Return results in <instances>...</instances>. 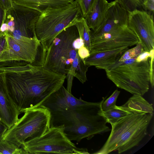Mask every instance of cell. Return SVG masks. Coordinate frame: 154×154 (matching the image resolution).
Returning a JSON list of instances; mask_svg holds the SVG:
<instances>
[{
    "mask_svg": "<svg viewBox=\"0 0 154 154\" xmlns=\"http://www.w3.org/2000/svg\"><path fill=\"white\" fill-rule=\"evenodd\" d=\"M8 94L20 112L39 106L63 85L66 75L23 61L0 62Z\"/></svg>",
    "mask_w": 154,
    "mask_h": 154,
    "instance_id": "1",
    "label": "cell"
},
{
    "mask_svg": "<svg viewBox=\"0 0 154 154\" xmlns=\"http://www.w3.org/2000/svg\"><path fill=\"white\" fill-rule=\"evenodd\" d=\"M104 100L50 112V127L62 126L68 138L78 142L83 139H90L96 135L109 131L110 129L106 125V120L100 114Z\"/></svg>",
    "mask_w": 154,
    "mask_h": 154,
    "instance_id": "2",
    "label": "cell"
},
{
    "mask_svg": "<svg viewBox=\"0 0 154 154\" xmlns=\"http://www.w3.org/2000/svg\"><path fill=\"white\" fill-rule=\"evenodd\" d=\"M153 115L131 113L111 125V132L107 140L93 153L107 154L117 151L121 154L138 146L147 134Z\"/></svg>",
    "mask_w": 154,
    "mask_h": 154,
    "instance_id": "3",
    "label": "cell"
},
{
    "mask_svg": "<svg viewBox=\"0 0 154 154\" xmlns=\"http://www.w3.org/2000/svg\"><path fill=\"white\" fill-rule=\"evenodd\" d=\"M137 57L123 62L118 61L105 71L108 79L117 87L133 94L142 96L149 88L150 58L137 62Z\"/></svg>",
    "mask_w": 154,
    "mask_h": 154,
    "instance_id": "4",
    "label": "cell"
},
{
    "mask_svg": "<svg viewBox=\"0 0 154 154\" xmlns=\"http://www.w3.org/2000/svg\"><path fill=\"white\" fill-rule=\"evenodd\" d=\"M82 17L77 0L65 6L47 9L42 13L35 26V33L41 49L47 48L65 28L74 25Z\"/></svg>",
    "mask_w": 154,
    "mask_h": 154,
    "instance_id": "5",
    "label": "cell"
},
{
    "mask_svg": "<svg viewBox=\"0 0 154 154\" xmlns=\"http://www.w3.org/2000/svg\"><path fill=\"white\" fill-rule=\"evenodd\" d=\"M79 37L78 32L74 25L64 29L47 48L41 49L40 61L37 65L66 75L78 53V50L73 48L72 43Z\"/></svg>",
    "mask_w": 154,
    "mask_h": 154,
    "instance_id": "6",
    "label": "cell"
},
{
    "mask_svg": "<svg viewBox=\"0 0 154 154\" xmlns=\"http://www.w3.org/2000/svg\"><path fill=\"white\" fill-rule=\"evenodd\" d=\"M24 112L2 139L19 147H23L26 141L40 137L50 127L51 114L47 109L39 106Z\"/></svg>",
    "mask_w": 154,
    "mask_h": 154,
    "instance_id": "7",
    "label": "cell"
},
{
    "mask_svg": "<svg viewBox=\"0 0 154 154\" xmlns=\"http://www.w3.org/2000/svg\"><path fill=\"white\" fill-rule=\"evenodd\" d=\"M23 147L28 154H89L87 149L75 146L62 126L50 127L40 137L26 141Z\"/></svg>",
    "mask_w": 154,
    "mask_h": 154,
    "instance_id": "8",
    "label": "cell"
},
{
    "mask_svg": "<svg viewBox=\"0 0 154 154\" xmlns=\"http://www.w3.org/2000/svg\"><path fill=\"white\" fill-rule=\"evenodd\" d=\"M41 13L29 8L13 4L8 10L0 30L14 37H32L35 35V26Z\"/></svg>",
    "mask_w": 154,
    "mask_h": 154,
    "instance_id": "9",
    "label": "cell"
},
{
    "mask_svg": "<svg viewBox=\"0 0 154 154\" xmlns=\"http://www.w3.org/2000/svg\"><path fill=\"white\" fill-rule=\"evenodd\" d=\"M4 32L6 41L0 53V62L17 61L34 64L41 46L40 42L35 35L32 37H15L6 31Z\"/></svg>",
    "mask_w": 154,
    "mask_h": 154,
    "instance_id": "10",
    "label": "cell"
},
{
    "mask_svg": "<svg viewBox=\"0 0 154 154\" xmlns=\"http://www.w3.org/2000/svg\"><path fill=\"white\" fill-rule=\"evenodd\" d=\"M138 42L134 33L128 26H123L99 36L91 37L90 53L129 47L136 45Z\"/></svg>",
    "mask_w": 154,
    "mask_h": 154,
    "instance_id": "11",
    "label": "cell"
},
{
    "mask_svg": "<svg viewBox=\"0 0 154 154\" xmlns=\"http://www.w3.org/2000/svg\"><path fill=\"white\" fill-rule=\"evenodd\" d=\"M128 26L136 34L145 51L154 49V27L152 15L144 11L129 13Z\"/></svg>",
    "mask_w": 154,
    "mask_h": 154,
    "instance_id": "12",
    "label": "cell"
},
{
    "mask_svg": "<svg viewBox=\"0 0 154 154\" xmlns=\"http://www.w3.org/2000/svg\"><path fill=\"white\" fill-rule=\"evenodd\" d=\"M95 103L76 98L63 85L49 96L39 106L47 109L50 112H51L64 111L69 108L78 106Z\"/></svg>",
    "mask_w": 154,
    "mask_h": 154,
    "instance_id": "13",
    "label": "cell"
},
{
    "mask_svg": "<svg viewBox=\"0 0 154 154\" xmlns=\"http://www.w3.org/2000/svg\"><path fill=\"white\" fill-rule=\"evenodd\" d=\"M20 113L8 94L5 74L0 71V121L9 129L18 120Z\"/></svg>",
    "mask_w": 154,
    "mask_h": 154,
    "instance_id": "14",
    "label": "cell"
},
{
    "mask_svg": "<svg viewBox=\"0 0 154 154\" xmlns=\"http://www.w3.org/2000/svg\"><path fill=\"white\" fill-rule=\"evenodd\" d=\"M128 12L115 2L108 9L98 28L95 31H91V37L99 36L120 27L128 26Z\"/></svg>",
    "mask_w": 154,
    "mask_h": 154,
    "instance_id": "15",
    "label": "cell"
},
{
    "mask_svg": "<svg viewBox=\"0 0 154 154\" xmlns=\"http://www.w3.org/2000/svg\"><path fill=\"white\" fill-rule=\"evenodd\" d=\"M129 47L90 53L85 59V64L88 67L94 66L97 69L105 70L116 63Z\"/></svg>",
    "mask_w": 154,
    "mask_h": 154,
    "instance_id": "16",
    "label": "cell"
},
{
    "mask_svg": "<svg viewBox=\"0 0 154 154\" xmlns=\"http://www.w3.org/2000/svg\"><path fill=\"white\" fill-rule=\"evenodd\" d=\"M115 1L108 2L106 0H96L89 14L85 18L89 28L94 31L103 21L108 9Z\"/></svg>",
    "mask_w": 154,
    "mask_h": 154,
    "instance_id": "17",
    "label": "cell"
},
{
    "mask_svg": "<svg viewBox=\"0 0 154 154\" xmlns=\"http://www.w3.org/2000/svg\"><path fill=\"white\" fill-rule=\"evenodd\" d=\"M74 0H12L13 4L38 11L41 13L51 8L62 7Z\"/></svg>",
    "mask_w": 154,
    "mask_h": 154,
    "instance_id": "18",
    "label": "cell"
},
{
    "mask_svg": "<svg viewBox=\"0 0 154 154\" xmlns=\"http://www.w3.org/2000/svg\"><path fill=\"white\" fill-rule=\"evenodd\" d=\"M89 67L85 63V60L82 59L78 53L76 56L66 74L67 84L66 89L71 93L72 81L74 77H76L82 84L87 80L86 72Z\"/></svg>",
    "mask_w": 154,
    "mask_h": 154,
    "instance_id": "19",
    "label": "cell"
},
{
    "mask_svg": "<svg viewBox=\"0 0 154 154\" xmlns=\"http://www.w3.org/2000/svg\"><path fill=\"white\" fill-rule=\"evenodd\" d=\"M115 106L132 113L153 114L152 104L149 103L142 96L139 94H133L124 104Z\"/></svg>",
    "mask_w": 154,
    "mask_h": 154,
    "instance_id": "20",
    "label": "cell"
},
{
    "mask_svg": "<svg viewBox=\"0 0 154 154\" xmlns=\"http://www.w3.org/2000/svg\"><path fill=\"white\" fill-rule=\"evenodd\" d=\"M74 25L78 30L79 37L83 39L85 46L90 53L91 49V30L88 27L85 18L83 17L79 18L75 22Z\"/></svg>",
    "mask_w": 154,
    "mask_h": 154,
    "instance_id": "21",
    "label": "cell"
},
{
    "mask_svg": "<svg viewBox=\"0 0 154 154\" xmlns=\"http://www.w3.org/2000/svg\"><path fill=\"white\" fill-rule=\"evenodd\" d=\"M115 106L107 111H104L102 110L100 112V114L105 118L107 122L111 125L115 123L120 119L132 113L118 108Z\"/></svg>",
    "mask_w": 154,
    "mask_h": 154,
    "instance_id": "22",
    "label": "cell"
},
{
    "mask_svg": "<svg viewBox=\"0 0 154 154\" xmlns=\"http://www.w3.org/2000/svg\"><path fill=\"white\" fill-rule=\"evenodd\" d=\"M0 154H28L23 147H19L15 144L6 140L0 141Z\"/></svg>",
    "mask_w": 154,
    "mask_h": 154,
    "instance_id": "23",
    "label": "cell"
},
{
    "mask_svg": "<svg viewBox=\"0 0 154 154\" xmlns=\"http://www.w3.org/2000/svg\"><path fill=\"white\" fill-rule=\"evenodd\" d=\"M146 0H115L128 13L136 10H143V5Z\"/></svg>",
    "mask_w": 154,
    "mask_h": 154,
    "instance_id": "24",
    "label": "cell"
},
{
    "mask_svg": "<svg viewBox=\"0 0 154 154\" xmlns=\"http://www.w3.org/2000/svg\"><path fill=\"white\" fill-rule=\"evenodd\" d=\"M144 51L141 45L138 42L135 47L127 50L122 55L118 62H123L135 57Z\"/></svg>",
    "mask_w": 154,
    "mask_h": 154,
    "instance_id": "25",
    "label": "cell"
},
{
    "mask_svg": "<svg viewBox=\"0 0 154 154\" xmlns=\"http://www.w3.org/2000/svg\"><path fill=\"white\" fill-rule=\"evenodd\" d=\"M120 93V91L116 89L108 98L103 101L102 105L103 111H107L116 105V100Z\"/></svg>",
    "mask_w": 154,
    "mask_h": 154,
    "instance_id": "26",
    "label": "cell"
},
{
    "mask_svg": "<svg viewBox=\"0 0 154 154\" xmlns=\"http://www.w3.org/2000/svg\"><path fill=\"white\" fill-rule=\"evenodd\" d=\"M80 6L82 16L85 18L93 8L96 0H77Z\"/></svg>",
    "mask_w": 154,
    "mask_h": 154,
    "instance_id": "27",
    "label": "cell"
},
{
    "mask_svg": "<svg viewBox=\"0 0 154 154\" xmlns=\"http://www.w3.org/2000/svg\"><path fill=\"white\" fill-rule=\"evenodd\" d=\"M150 51L151 55L150 57V84L151 87L153 88L154 85V79L153 74V62H154V49H152Z\"/></svg>",
    "mask_w": 154,
    "mask_h": 154,
    "instance_id": "28",
    "label": "cell"
},
{
    "mask_svg": "<svg viewBox=\"0 0 154 154\" xmlns=\"http://www.w3.org/2000/svg\"><path fill=\"white\" fill-rule=\"evenodd\" d=\"M78 54L82 59L85 60L90 55V52L84 45L78 50Z\"/></svg>",
    "mask_w": 154,
    "mask_h": 154,
    "instance_id": "29",
    "label": "cell"
},
{
    "mask_svg": "<svg viewBox=\"0 0 154 154\" xmlns=\"http://www.w3.org/2000/svg\"><path fill=\"white\" fill-rule=\"evenodd\" d=\"M154 0H146V1L143 5V10L144 11L147 12L149 11L152 13H153Z\"/></svg>",
    "mask_w": 154,
    "mask_h": 154,
    "instance_id": "30",
    "label": "cell"
},
{
    "mask_svg": "<svg viewBox=\"0 0 154 154\" xmlns=\"http://www.w3.org/2000/svg\"><path fill=\"white\" fill-rule=\"evenodd\" d=\"M151 55L150 51L148 52L144 51L136 57V60L137 62H140L146 60L150 58Z\"/></svg>",
    "mask_w": 154,
    "mask_h": 154,
    "instance_id": "31",
    "label": "cell"
},
{
    "mask_svg": "<svg viewBox=\"0 0 154 154\" xmlns=\"http://www.w3.org/2000/svg\"><path fill=\"white\" fill-rule=\"evenodd\" d=\"M73 48L76 50H78L82 46L84 45L83 39L79 37L75 39L72 43Z\"/></svg>",
    "mask_w": 154,
    "mask_h": 154,
    "instance_id": "32",
    "label": "cell"
},
{
    "mask_svg": "<svg viewBox=\"0 0 154 154\" xmlns=\"http://www.w3.org/2000/svg\"><path fill=\"white\" fill-rule=\"evenodd\" d=\"M6 13V11L3 5L0 2V29L4 21Z\"/></svg>",
    "mask_w": 154,
    "mask_h": 154,
    "instance_id": "33",
    "label": "cell"
},
{
    "mask_svg": "<svg viewBox=\"0 0 154 154\" xmlns=\"http://www.w3.org/2000/svg\"><path fill=\"white\" fill-rule=\"evenodd\" d=\"M0 2L6 12L13 5L12 0H0Z\"/></svg>",
    "mask_w": 154,
    "mask_h": 154,
    "instance_id": "34",
    "label": "cell"
},
{
    "mask_svg": "<svg viewBox=\"0 0 154 154\" xmlns=\"http://www.w3.org/2000/svg\"><path fill=\"white\" fill-rule=\"evenodd\" d=\"M5 41V32L0 30V53L4 48Z\"/></svg>",
    "mask_w": 154,
    "mask_h": 154,
    "instance_id": "35",
    "label": "cell"
},
{
    "mask_svg": "<svg viewBox=\"0 0 154 154\" xmlns=\"http://www.w3.org/2000/svg\"><path fill=\"white\" fill-rule=\"evenodd\" d=\"M8 129V127L0 121V141L2 140L5 133Z\"/></svg>",
    "mask_w": 154,
    "mask_h": 154,
    "instance_id": "36",
    "label": "cell"
}]
</instances>
